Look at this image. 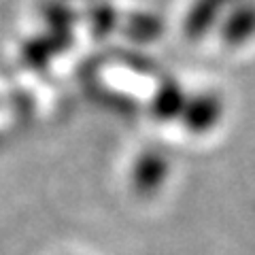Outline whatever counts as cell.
Here are the masks:
<instances>
[{"label": "cell", "instance_id": "obj_1", "mask_svg": "<svg viewBox=\"0 0 255 255\" xmlns=\"http://www.w3.org/2000/svg\"><path fill=\"white\" fill-rule=\"evenodd\" d=\"M166 177V166L159 155H145L134 170V185L145 191H153Z\"/></svg>", "mask_w": 255, "mask_h": 255}, {"label": "cell", "instance_id": "obj_2", "mask_svg": "<svg viewBox=\"0 0 255 255\" xmlns=\"http://www.w3.org/2000/svg\"><path fill=\"white\" fill-rule=\"evenodd\" d=\"M217 111H219L217 100L204 96V98L194 100L191 105H187V117L189 119H185V122H189L196 130H206V128H211L215 124Z\"/></svg>", "mask_w": 255, "mask_h": 255}]
</instances>
